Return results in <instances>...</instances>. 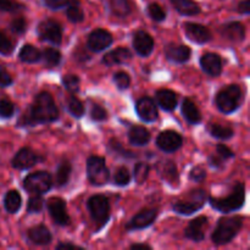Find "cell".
Segmentation results:
<instances>
[{"label": "cell", "mask_w": 250, "mask_h": 250, "mask_svg": "<svg viewBox=\"0 0 250 250\" xmlns=\"http://www.w3.org/2000/svg\"><path fill=\"white\" fill-rule=\"evenodd\" d=\"M165 55L173 62L183 63L189 60L190 49L183 44H168L165 48Z\"/></svg>", "instance_id": "obj_20"}, {"label": "cell", "mask_w": 250, "mask_h": 250, "mask_svg": "<svg viewBox=\"0 0 250 250\" xmlns=\"http://www.w3.org/2000/svg\"><path fill=\"white\" fill-rule=\"evenodd\" d=\"M22 204L21 195L17 190H10L4 198V207L9 214H16Z\"/></svg>", "instance_id": "obj_28"}, {"label": "cell", "mask_w": 250, "mask_h": 250, "mask_svg": "<svg viewBox=\"0 0 250 250\" xmlns=\"http://www.w3.org/2000/svg\"><path fill=\"white\" fill-rule=\"evenodd\" d=\"M136 110L138 116L143 120L144 122H153L158 119V107L153 102V99L148 97L141 98L137 102Z\"/></svg>", "instance_id": "obj_14"}, {"label": "cell", "mask_w": 250, "mask_h": 250, "mask_svg": "<svg viewBox=\"0 0 250 250\" xmlns=\"http://www.w3.org/2000/svg\"><path fill=\"white\" fill-rule=\"evenodd\" d=\"M182 137L175 131H164L156 138V144L165 153H173L182 146Z\"/></svg>", "instance_id": "obj_11"}, {"label": "cell", "mask_w": 250, "mask_h": 250, "mask_svg": "<svg viewBox=\"0 0 250 250\" xmlns=\"http://www.w3.org/2000/svg\"><path fill=\"white\" fill-rule=\"evenodd\" d=\"M22 9V5L12 1V0H0V10L6 12H14Z\"/></svg>", "instance_id": "obj_46"}, {"label": "cell", "mask_w": 250, "mask_h": 250, "mask_svg": "<svg viewBox=\"0 0 250 250\" xmlns=\"http://www.w3.org/2000/svg\"><path fill=\"white\" fill-rule=\"evenodd\" d=\"M132 54L128 49L126 48H117L115 50L110 51L103 58V62L106 66L119 65V63H125L131 60Z\"/></svg>", "instance_id": "obj_21"}, {"label": "cell", "mask_w": 250, "mask_h": 250, "mask_svg": "<svg viewBox=\"0 0 250 250\" xmlns=\"http://www.w3.org/2000/svg\"><path fill=\"white\" fill-rule=\"evenodd\" d=\"M156 216H158V211L155 209H144L141 212L136 215L133 219L129 221L127 225V229L128 231H133V229H146L150 225L154 224Z\"/></svg>", "instance_id": "obj_13"}, {"label": "cell", "mask_w": 250, "mask_h": 250, "mask_svg": "<svg viewBox=\"0 0 250 250\" xmlns=\"http://www.w3.org/2000/svg\"><path fill=\"white\" fill-rule=\"evenodd\" d=\"M53 186V178L45 171L31 173L23 180V187L32 194L42 195L48 192Z\"/></svg>", "instance_id": "obj_8"}, {"label": "cell", "mask_w": 250, "mask_h": 250, "mask_svg": "<svg viewBox=\"0 0 250 250\" xmlns=\"http://www.w3.org/2000/svg\"><path fill=\"white\" fill-rule=\"evenodd\" d=\"M44 208V200L41 195L34 194V197H31L28 200V205H27V211L29 214H38L43 210Z\"/></svg>", "instance_id": "obj_38"}, {"label": "cell", "mask_w": 250, "mask_h": 250, "mask_svg": "<svg viewBox=\"0 0 250 250\" xmlns=\"http://www.w3.org/2000/svg\"><path fill=\"white\" fill-rule=\"evenodd\" d=\"M88 180L94 186H104L109 182L110 172L105 160L100 156H90L87 160Z\"/></svg>", "instance_id": "obj_6"}, {"label": "cell", "mask_w": 250, "mask_h": 250, "mask_svg": "<svg viewBox=\"0 0 250 250\" xmlns=\"http://www.w3.org/2000/svg\"><path fill=\"white\" fill-rule=\"evenodd\" d=\"M114 82L119 89H127L131 83V78L126 72H116L114 75Z\"/></svg>", "instance_id": "obj_43"}, {"label": "cell", "mask_w": 250, "mask_h": 250, "mask_svg": "<svg viewBox=\"0 0 250 250\" xmlns=\"http://www.w3.org/2000/svg\"><path fill=\"white\" fill-rule=\"evenodd\" d=\"M19 56L20 60L23 61V62L33 63L41 60L42 53L36 48V46L31 45V44H26V45L22 46V49L20 50Z\"/></svg>", "instance_id": "obj_29"}, {"label": "cell", "mask_w": 250, "mask_h": 250, "mask_svg": "<svg viewBox=\"0 0 250 250\" xmlns=\"http://www.w3.org/2000/svg\"><path fill=\"white\" fill-rule=\"evenodd\" d=\"M242 226H243L242 217H222L219 220L216 229L212 233V242L217 246H224V244L229 243L239 233Z\"/></svg>", "instance_id": "obj_2"}, {"label": "cell", "mask_w": 250, "mask_h": 250, "mask_svg": "<svg viewBox=\"0 0 250 250\" xmlns=\"http://www.w3.org/2000/svg\"><path fill=\"white\" fill-rule=\"evenodd\" d=\"M129 142L134 146H146L150 141V133L143 126H133L128 133Z\"/></svg>", "instance_id": "obj_27"}, {"label": "cell", "mask_w": 250, "mask_h": 250, "mask_svg": "<svg viewBox=\"0 0 250 250\" xmlns=\"http://www.w3.org/2000/svg\"><path fill=\"white\" fill-rule=\"evenodd\" d=\"M28 238L37 246H45L51 242V233L45 226H36L29 229Z\"/></svg>", "instance_id": "obj_24"}, {"label": "cell", "mask_w": 250, "mask_h": 250, "mask_svg": "<svg viewBox=\"0 0 250 250\" xmlns=\"http://www.w3.org/2000/svg\"><path fill=\"white\" fill-rule=\"evenodd\" d=\"M71 171H72V166L68 161H62V163L59 165L58 170H56L55 175V185L58 187H63L66 183L68 182V178L71 176Z\"/></svg>", "instance_id": "obj_30"}, {"label": "cell", "mask_w": 250, "mask_h": 250, "mask_svg": "<svg viewBox=\"0 0 250 250\" xmlns=\"http://www.w3.org/2000/svg\"><path fill=\"white\" fill-rule=\"evenodd\" d=\"M12 83V77L6 70L0 65V87H9Z\"/></svg>", "instance_id": "obj_50"}, {"label": "cell", "mask_w": 250, "mask_h": 250, "mask_svg": "<svg viewBox=\"0 0 250 250\" xmlns=\"http://www.w3.org/2000/svg\"><path fill=\"white\" fill-rule=\"evenodd\" d=\"M109 146L110 149H112L114 153H119L120 151V154H121L122 156H126V158H134V156H136L133 153H131V151H127L125 150V149H122V146H120L119 142L115 141V139H111V141H110Z\"/></svg>", "instance_id": "obj_48"}, {"label": "cell", "mask_w": 250, "mask_h": 250, "mask_svg": "<svg viewBox=\"0 0 250 250\" xmlns=\"http://www.w3.org/2000/svg\"><path fill=\"white\" fill-rule=\"evenodd\" d=\"M210 204L217 211L227 212L236 211L241 209L246 200V186L243 183H237L229 195L225 198H210Z\"/></svg>", "instance_id": "obj_3"}, {"label": "cell", "mask_w": 250, "mask_h": 250, "mask_svg": "<svg viewBox=\"0 0 250 250\" xmlns=\"http://www.w3.org/2000/svg\"><path fill=\"white\" fill-rule=\"evenodd\" d=\"M38 163V158L29 148H22L12 159V166L17 170H27Z\"/></svg>", "instance_id": "obj_16"}, {"label": "cell", "mask_w": 250, "mask_h": 250, "mask_svg": "<svg viewBox=\"0 0 250 250\" xmlns=\"http://www.w3.org/2000/svg\"><path fill=\"white\" fill-rule=\"evenodd\" d=\"M42 58H43L44 63L46 66H58L61 61V54L60 51L56 50L54 48H46L45 50L42 53Z\"/></svg>", "instance_id": "obj_34"}, {"label": "cell", "mask_w": 250, "mask_h": 250, "mask_svg": "<svg viewBox=\"0 0 250 250\" xmlns=\"http://www.w3.org/2000/svg\"><path fill=\"white\" fill-rule=\"evenodd\" d=\"M67 109L70 111V114L75 117H81L84 114V106H83L82 102L80 99L75 97V95H71L67 100Z\"/></svg>", "instance_id": "obj_36"}, {"label": "cell", "mask_w": 250, "mask_h": 250, "mask_svg": "<svg viewBox=\"0 0 250 250\" xmlns=\"http://www.w3.org/2000/svg\"><path fill=\"white\" fill-rule=\"evenodd\" d=\"M185 31L188 38L198 44H204L211 39V33L207 27L198 23H186Z\"/></svg>", "instance_id": "obj_17"}, {"label": "cell", "mask_w": 250, "mask_h": 250, "mask_svg": "<svg viewBox=\"0 0 250 250\" xmlns=\"http://www.w3.org/2000/svg\"><path fill=\"white\" fill-rule=\"evenodd\" d=\"M208 129H209L210 134H211L212 137H215V138L217 139H221V141H226V139H229L233 136V131H232L229 127L221 126V125L211 124L209 125Z\"/></svg>", "instance_id": "obj_33"}, {"label": "cell", "mask_w": 250, "mask_h": 250, "mask_svg": "<svg viewBox=\"0 0 250 250\" xmlns=\"http://www.w3.org/2000/svg\"><path fill=\"white\" fill-rule=\"evenodd\" d=\"M15 114V106L10 100L0 99V117L9 119Z\"/></svg>", "instance_id": "obj_42"}, {"label": "cell", "mask_w": 250, "mask_h": 250, "mask_svg": "<svg viewBox=\"0 0 250 250\" xmlns=\"http://www.w3.org/2000/svg\"><path fill=\"white\" fill-rule=\"evenodd\" d=\"M133 46L141 56H149L153 53L154 41L146 32L138 31L133 37Z\"/></svg>", "instance_id": "obj_19"}, {"label": "cell", "mask_w": 250, "mask_h": 250, "mask_svg": "<svg viewBox=\"0 0 250 250\" xmlns=\"http://www.w3.org/2000/svg\"><path fill=\"white\" fill-rule=\"evenodd\" d=\"M205 176H207V173H205L204 168H202L200 166H197V167L193 168L189 173V178L192 181H194V182H202L205 178Z\"/></svg>", "instance_id": "obj_49"}, {"label": "cell", "mask_w": 250, "mask_h": 250, "mask_svg": "<svg viewBox=\"0 0 250 250\" xmlns=\"http://www.w3.org/2000/svg\"><path fill=\"white\" fill-rule=\"evenodd\" d=\"M148 15L150 16L151 20H154V21L156 22L164 21L166 17L165 10H164L159 4H155V2H154V4H150L148 6Z\"/></svg>", "instance_id": "obj_40"}, {"label": "cell", "mask_w": 250, "mask_h": 250, "mask_svg": "<svg viewBox=\"0 0 250 250\" xmlns=\"http://www.w3.org/2000/svg\"><path fill=\"white\" fill-rule=\"evenodd\" d=\"M56 249H59V250H60V249H63V250H66V249H73V250H75V249H80V248H78L77 246H75V244L60 243L58 247H56Z\"/></svg>", "instance_id": "obj_55"}, {"label": "cell", "mask_w": 250, "mask_h": 250, "mask_svg": "<svg viewBox=\"0 0 250 250\" xmlns=\"http://www.w3.org/2000/svg\"><path fill=\"white\" fill-rule=\"evenodd\" d=\"M238 12L243 15H249L250 12V2L249 0H242L238 4Z\"/></svg>", "instance_id": "obj_53"}, {"label": "cell", "mask_w": 250, "mask_h": 250, "mask_svg": "<svg viewBox=\"0 0 250 250\" xmlns=\"http://www.w3.org/2000/svg\"><path fill=\"white\" fill-rule=\"evenodd\" d=\"M163 170H161V175L164 178L170 181V183L177 182L178 181V175H177V168H176L175 164L172 161H165L163 164Z\"/></svg>", "instance_id": "obj_37"}, {"label": "cell", "mask_w": 250, "mask_h": 250, "mask_svg": "<svg viewBox=\"0 0 250 250\" xmlns=\"http://www.w3.org/2000/svg\"><path fill=\"white\" fill-rule=\"evenodd\" d=\"M173 7L185 16H194L199 14L200 7L194 0H171Z\"/></svg>", "instance_id": "obj_26"}, {"label": "cell", "mask_w": 250, "mask_h": 250, "mask_svg": "<svg viewBox=\"0 0 250 250\" xmlns=\"http://www.w3.org/2000/svg\"><path fill=\"white\" fill-rule=\"evenodd\" d=\"M114 181L115 185L120 186V187H124V186L128 185L129 181H131V173H129V171L126 167L117 168L114 176Z\"/></svg>", "instance_id": "obj_39"}, {"label": "cell", "mask_w": 250, "mask_h": 250, "mask_svg": "<svg viewBox=\"0 0 250 250\" xmlns=\"http://www.w3.org/2000/svg\"><path fill=\"white\" fill-rule=\"evenodd\" d=\"M221 32L225 38L234 42V43L242 42L244 39V36H246V28H244L241 22H231V23L225 24Z\"/></svg>", "instance_id": "obj_22"}, {"label": "cell", "mask_w": 250, "mask_h": 250, "mask_svg": "<svg viewBox=\"0 0 250 250\" xmlns=\"http://www.w3.org/2000/svg\"><path fill=\"white\" fill-rule=\"evenodd\" d=\"M149 172H150V167H149L148 164L137 163L133 170V176L136 182L138 183V185H143L146 181V178H148Z\"/></svg>", "instance_id": "obj_35"}, {"label": "cell", "mask_w": 250, "mask_h": 250, "mask_svg": "<svg viewBox=\"0 0 250 250\" xmlns=\"http://www.w3.org/2000/svg\"><path fill=\"white\" fill-rule=\"evenodd\" d=\"M209 225L207 216H199L192 220L186 229L185 234L188 239L193 242H202L205 238V231Z\"/></svg>", "instance_id": "obj_12"}, {"label": "cell", "mask_w": 250, "mask_h": 250, "mask_svg": "<svg viewBox=\"0 0 250 250\" xmlns=\"http://www.w3.org/2000/svg\"><path fill=\"white\" fill-rule=\"evenodd\" d=\"M182 114L189 124L197 125L202 121V115L197 105L190 99H185L182 103Z\"/></svg>", "instance_id": "obj_25"}, {"label": "cell", "mask_w": 250, "mask_h": 250, "mask_svg": "<svg viewBox=\"0 0 250 250\" xmlns=\"http://www.w3.org/2000/svg\"><path fill=\"white\" fill-rule=\"evenodd\" d=\"M12 51H14V44H12V42L2 32H0V54L7 56Z\"/></svg>", "instance_id": "obj_44"}, {"label": "cell", "mask_w": 250, "mask_h": 250, "mask_svg": "<svg viewBox=\"0 0 250 250\" xmlns=\"http://www.w3.org/2000/svg\"><path fill=\"white\" fill-rule=\"evenodd\" d=\"M216 105L219 110L224 114H232L238 107L242 103V90L237 84L229 85L220 90L216 95Z\"/></svg>", "instance_id": "obj_4"}, {"label": "cell", "mask_w": 250, "mask_h": 250, "mask_svg": "<svg viewBox=\"0 0 250 250\" xmlns=\"http://www.w3.org/2000/svg\"><path fill=\"white\" fill-rule=\"evenodd\" d=\"M62 84L68 92L75 93L77 92L78 88H80V78L76 75H66L62 78Z\"/></svg>", "instance_id": "obj_41"}, {"label": "cell", "mask_w": 250, "mask_h": 250, "mask_svg": "<svg viewBox=\"0 0 250 250\" xmlns=\"http://www.w3.org/2000/svg\"><path fill=\"white\" fill-rule=\"evenodd\" d=\"M48 211L50 214L51 219L59 226H67L70 224V217H68L66 204L61 198H50L48 200Z\"/></svg>", "instance_id": "obj_10"}, {"label": "cell", "mask_w": 250, "mask_h": 250, "mask_svg": "<svg viewBox=\"0 0 250 250\" xmlns=\"http://www.w3.org/2000/svg\"><path fill=\"white\" fill-rule=\"evenodd\" d=\"M44 2L50 9L58 10L61 9V7H65L70 2V0H44Z\"/></svg>", "instance_id": "obj_52"}, {"label": "cell", "mask_w": 250, "mask_h": 250, "mask_svg": "<svg viewBox=\"0 0 250 250\" xmlns=\"http://www.w3.org/2000/svg\"><path fill=\"white\" fill-rule=\"evenodd\" d=\"M156 102L165 111H172L177 106V95L170 89H161L156 93Z\"/></svg>", "instance_id": "obj_23"}, {"label": "cell", "mask_w": 250, "mask_h": 250, "mask_svg": "<svg viewBox=\"0 0 250 250\" xmlns=\"http://www.w3.org/2000/svg\"><path fill=\"white\" fill-rule=\"evenodd\" d=\"M222 163H224V159H221L220 156L219 158H216V156H210L209 158V164L210 166H212V167L221 168Z\"/></svg>", "instance_id": "obj_54"}, {"label": "cell", "mask_w": 250, "mask_h": 250, "mask_svg": "<svg viewBox=\"0 0 250 250\" xmlns=\"http://www.w3.org/2000/svg\"><path fill=\"white\" fill-rule=\"evenodd\" d=\"M112 36L105 29H95L88 37V46L93 51H102L111 45Z\"/></svg>", "instance_id": "obj_15"}, {"label": "cell", "mask_w": 250, "mask_h": 250, "mask_svg": "<svg viewBox=\"0 0 250 250\" xmlns=\"http://www.w3.org/2000/svg\"><path fill=\"white\" fill-rule=\"evenodd\" d=\"M66 6H67L66 15L71 22L78 23V22H82L84 20V14H83V10L81 9L78 0H70V2Z\"/></svg>", "instance_id": "obj_31"}, {"label": "cell", "mask_w": 250, "mask_h": 250, "mask_svg": "<svg viewBox=\"0 0 250 250\" xmlns=\"http://www.w3.org/2000/svg\"><path fill=\"white\" fill-rule=\"evenodd\" d=\"M88 210L93 221L97 225V229H102L110 217L109 200L104 195H93L88 200Z\"/></svg>", "instance_id": "obj_5"}, {"label": "cell", "mask_w": 250, "mask_h": 250, "mask_svg": "<svg viewBox=\"0 0 250 250\" xmlns=\"http://www.w3.org/2000/svg\"><path fill=\"white\" fill-rule=\"evenodd\" d=\"M200 66L205 73L214 77L221 75L222 72V60L217 54L209 53L203 55L200 59Z\"/></svg>", "instance_id": "obj_18"}, {"label": "cell", "mask_w": 250, "mask_h": 250, "mask_svg": "<svg viewBox=\"0 0 250 250\" xmlns=\"http://www.w3.org/2000/svg\"><path fill=\"white\" fill-rule=\"evenodd\" d=\"M38 34L42 41L49 42L54 45H59L62 41V29L58 22L53 20H45L38 26Z\"/></svg>", "instance_id": "obj_9"}, {"label": "cell", "mask_w": 250, "mask_h": 250, "mask_svg": "<svg viewBox=\"0 0 250 250\" xmlns=\"http://www.w3.org/2000/svg\"><path fill=\"white\" fill-rule=\"evenodd\" d=\"M205 200H207V194H205L204 190L195 189L192 193H189L186 199L175 203L172 209L177 214L192 215L195 211H198L200 208L204 207Z\"/></svg>", "instance_id": "obj_7"}, {"label": "cell", "mask_w": 250, "mask_h": 250, "mask_svg": "<svg viewBox=\"0 0 250 250\" xmlns=\"http://www.w3.org/2000/svg\"><path fill=\"white\" fill-rule=\"evenodd\" d=\"M216 151L217 154H219L220 158L224 159V160L233 158V153H232L231 149L227 148V146H224V144H219V146H216Z\"/></svg>", "instance_id": "obj_51"}, {"label": "cell", "mask_w": 250, "mask_h": 250, "mask_svg": "<svg viewBox=\"0 0 250 250\" xmlns=\"http://www.w3.org/2000/svg\"><path fill=\"white\" fill-rule=\"evenodd\" d=\"M90 117H92L94 121H104L107 117L106 110L103 106H100L99 104H93L92 109H90Z\"/></svg>", "instance_id": "obj_45"}, {"label": "cell", "mask_w": 250, "mask_h": 250, "mask_svg": "<svg viewBox=\"0 0 250 250\" xmlns=\"http://www.w3.org/2000/svg\"><path fill=\"white\" fill-rule=\"evenodd\" d=\"M131 249H150V247L146 246V244H133V246H131Z\"/></svg>", "instance_id": "obj_56"}, {"label": "cell", "mask_w": 250, "mask_h": 250, "mask_svg": "<svg viewBox=\"0 0 250 250\" xmlns=\"http://www.w3.org/2000/svg\"><path fill=\"white\" fill-rule=\"evenodd\" d=\"M59 119V110L51 95L46 92L39 93L34 99L31 109L24 115L22 121L24 125L49 124Z\"/></svg>", "instance_id": "obj_1"}, {"label": "cell", "mask_w": 250, "mask_h": 250, "mask_svg": "<svg viewBox=\"0 0 250 250\" xmlns=\"http://www.w3.org/2000/svg\"><path fill=\"white\" fill-rule=\"evenodd\" d=\"M27 29L26 21L21 17L19 19H15L14 21L11 22V31L16 34H23Z\"/></svg>", "instance_id": "obj_47"}, {"label": "cell", "mask_w": 250, "mask_h": 250, "mask_svg": "<svg viewBox=\"0 0 250 250\" xmlns=\"http://www.w3.org/2000/svg\"><path fill=\"white\" fill-rule=\"evenodd\" d=\"M110 9L117 17H126L131 14L129 0H110Z\"/></svg>", "instance_id": "obj_32"}]
</instances>
